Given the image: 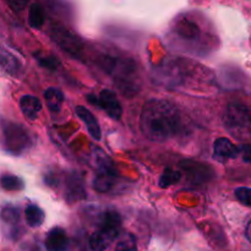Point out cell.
Listing matches in <instances>:
<instances>
[{"instance_id": "obj_8", "label": "cell", "mask_w": 251, "mask_h": 251, "mask_svg": "<svg viewBox=\"0 0 251 251\" xmlns=\"http://www.w3.org/2000/svg\"><path fill=\"white\" fill-rule=\"evenodd\" d=\"M102 65L107 73L117 77L118 80H123L124 83L127 82V78L130 77V75L135 70L132 64H129L126 60H122V59L117 58H103Z\"/></svg>"}, {"instance_id": "obj_19", "label": "cell", "mask_w": 251, "mask_h": 251, "mask_svg": "<svg viewBox=\"0 0 251 251\" xmlns=\"http://www.w3.org/2000/svg\"><path fill=\"white\" fill-rule=\"evenodd\" d=\"M181 179V173L180 172H176L174 171V169H171V168H167L164 169L163 174L161 176V178H159V186L161 188H169V186L174 185V184L178 183L179 180Z\"/></svg>"}, {"instance_id": "obj_24", "label": "cell", "mask_w": 251, "mask_h": 251, "mask_svg": "<svg viewBox=\"0 0 251 251\" xmlns=\"http://www.w3.org/2000/svg\"><path fill=\"white\" fill-rule=\"evenodd\" d=\"M235 198L245 206H251V189L250 188H238L235 189Z\"/></svg>"}, {"instance_id": "obj_12", "label": "cell", "mask_w": 251, "mask_h": 251, "mask_svg": "<svg viewBox=\"0 0 251 251\" xmlns=\"http://www.w3.org/2000/svg\"><path fill=\"white\" fill-rule=\"evenodd\" d=\"M85 198L86 191L83 188L82 179L76 173L70 174L68 180H66V199H68V201L73 202V201H77Z\"/></svg>"}, {"instance_id": "obj_14", "label": "cell", "mask_w": 251, "mask_h": 251, "mask_svg": "<svg viewBox=\"0 0 251 251\" xmlns=\"http://www.w3.org/2000/svg\"><path fill=\"white\" fill-rule=\"evenodd\" d=\"M47 105L51 112H59L64 102V93L55 87H49L44 92Z\"/></svg>"}, {"instance_id": "obj_10", "label": "cell", "mask_w": 251, "mask_h": 251, "mask_svg": "<svg viewBox=\"0 0 251 251\" xmlns=\"http://www.w3.org/2000/svg\"><path fill=\"white\" fill-rule=\"evenodd\" d=\"M76 114L78 115L81 120L85 123L86 127H87L88 134L92 136V139H95L96 141H100V137H102V131H100V124H98L97 119L95 118V115L87 109V108L82 107V105H77L75 109Z\"/></svg>"}, {"instance_id": "obj_20", "label": "cell", "mask_w": 251, "mask_h": 251, "mask_svg": "<svg viewBox=\"0 0 251 251\" xmlns=\"http://www.w3.org/2000/svg\"><path fill=\"white\" fill-rule=\"evenodd\" d=\"M0 185L2 189L7 191H16L21 190L24 188V181L16 176H10V174H5L0 178Z\"/></svg>"}, {"instance_id": "obj_15", "label": "cell", "mask_w": 251, "mask_h": 251, "mask_svg": "<svg viewBox=\"0 0 251 251\" xmlns=\"http://www.w3.org/2000/svg\"><path fill=\"white\" fill-rule=\"evenodd\" d=\"M25 215H26L27 225L32 228L41 227L44 222V217H46L43 210L36 205L27 206L26 211H25Z\"/></svg>"}, {"instance_id": "obj_2", "label": "cell", "mask_w": 251, "mask_h": 251, "mask_svg": "<svg viewBox=\"0 0 251 251\" xmlns=\"http://www.w3.org/2000/svg\"><path fill=\"white\" fill-rule=\"evenodd\" d=\"M223 124L233 137L240 141L251 140V114L245 105L232 103L226 109Z\"/></svg>"}, {"instance_id": "obj_6", "label": "cell", "mask_w": 251, "mask_h": 251, "mask_svg": "<svg viewBox=\"0 0 251 251\" xmlns=\"http://www.w3.org/2000/svg\"><path fill=\"white\" fill-rule=\"evenodd\" d=\"M87 100L88 102H91L92 104L97 105L98 108L104 110L113 120H119L122 118V105H120L119 100H118L117 95L113 91L103 90L100 93V96L96 97V96L90 95L87 97Z\"/></svg>"}, {"instance_id": "obj_7", "label": "cell", "mask_w": 251, "mask_h": 251, "mask_svg": "<svg viewBox=\"0 0 251 251\" xmlns=\"http://www.w3.org/2000/svg\"><path fill=\"white\" fill-rule=\"evenodd\" d=\"M51 38L64 50L68 51L69 54L74 56L80 55L81 50H82V43H81L80 39L63 26H59V25L53 26V28H51Z\"/></svg>"}, {"instance_id": "obj_27", "label": "cell", "mask_w": 251, "mask_h": 251, "mask_svg": "<svg viewBox=\"0 0 251 251\" xmlns=\"http://www.w3.org/2000/svg\"><path fill=\"white\" fill-rule=\"evenodd\" d=\"M247 238L248 240L251 243V221L248 223V227H247Z\"/></svg>"}, {"instance_id": "obj_9", "label": "cell", "mask_w": 251, "mask_h": 251, "mask_svg": "<svg viewBox=\"0 0 251 251\" xmlns=\"http://www.w3.org/2000/svg\"><path fill=\"white\" fill-rule=\"evenodd\" d=\"M239 154V149L230 140L226 139V137H220L215 141L213 145V157L217 159L218 162L229 161V159L237 158Z\"/></svg>"}, {"instance_id": "obj_13", "label": "cell", "mask_w": 251, "mask_h": 251, "mask_svg": "<svg viewBox=\"0 0 251 251\" xmlns=\"http://www.w3.org/2000/svg\"><path fill=\"white\" fill-rule=\"evenodd\" d=\"M20 108L28 120H36L39 112L42 110V103L37 97L26 95L20 100Z\"/></svg>"}, {"instance_id": "obj_26", "label": "cell", "mask_w": 251, "mask_h": 251, "mask_svg": "<svg viewBox=\"0 0 251 251\" xmlns=\"http://www.w3.org/2000/svg\"><path fill=\"white\" fill-rule=\"evenodd\" d=\"M239 152L242 153L243 161L251 163V144H244L240 146Z\"/></svg>"}, {"instance_id": "obj_4", "label": "cell", "mask_w": 251, "mask_h": 251, "mask_svg": "<svg viewBox=\"0 0 251 251\" xmlns=\"http://www.w3.org/2000/svg\"><path fill=\"white\" fill-rule=\"evenodd\" d=\"M93 159L96 164L93 188L98 193H107L114 186L115 180H117V171H115L114 163L100 147L93 149Z\"/></svg>"}, {"instance_id": "obj_16", "label": "cell", "mask_w": 251, "mask_h": 251, "mask_svg": "<svg viewBox=\"0 0 251 251\" xmlns=\"http://www.w3.org/2000/svg\"><path fill=\"white\" fill-rule=\"evenodd\" d=\"M176 31L178 32V34L181 38L185 39H194L200 34L199 27L196 26L194 22L188 21V20H183V21L179 22V24L176 25Z\"/></svg>"}, {"instance_id": "obj_11", "label": "cell", "mask_w": 251, "mask_h": 251, "mask_svg": "<svg viewBox=\"0 0 251 251\" xmlns=\"http://www.w3.org/2000/svg\"><path fill=\"white\" fill-rule=\"evenodd\" d=\"M68 248V237L65 230L55 227L49 230L46 239L47 251H65Z\"/></svg>"}, {"instance_id": "obj_18", "label": "cell", "mask_w": 251, "mask_h": 251, "mask_svg": "<svg viewBox=\"0 0 251 251\" xmlns=\"http://www.w3.org/2000/svg\"><path fill=\"white\" fill-rule=\"evenodd\" d=\"M34 59L38 61V64L43 68L49 69V70H56L60 65V61L53 56L51 54H46V53H42V51H37V53L33 54Z\"/></svg>"}, {"instance_id": "obj_5", "label": "cell", "mask_w": 251, "mask_h": 251, "mask_svg": "<svg viewBox=\"0 0 251 251\" xmlns=\"http://www.w3.org/2000/svg\"><path fill=\"white\" fill-rule=\"evenodd\" d=\"M2 131H4L6 149L11 153H21V152L26 151L29 147V145H31V139H29L28 132L20 124L6 123L2 126Z\"/></svg>"}, {"instance_id": "obj_1", "label": "cell", "mask_w": 251, "mask_h": 251, "mask_svg": "<svg viewBox=\"0 0 251 251\" xmlns=\"http://www.w3.org/2000/svg\"><path fill=\"white\" fill-rule=\"evenodd\" d=\"M140 126L142 134L151 141H166L178 132L180 114L176 105L167 100H150L142 108Z\"/></svg>"}, {"instance_id": "obj_23", "label": "cell", "mask_w": 251, "mask_h": 251, "mask_svg": "<svg viewBox=\"0 0 251 251\" xmlns=\"http://www.w3.org/2000/svg\"><path fill=\"white\" fill-rule=\"evenodd\" d=\"M115 251H137L136 248V240L131 234H127L126 237L123 238L119 243H118Z\"/></svg>"}, {"instance_id": "obj_25", "label": "cell", "mask_w": 251, "mask_h": 251, "mask_svg": "<svg viewBox=\"0 0 251 251\" xmlns=\"http://www.w3.org/2000/svg\"><path fill=\"white\" fill-rule=\"evenodd\" d=\"M28 1L29 0H7V4H9V6L11 7L14 11L20 12L22 11V10L26 9Z\"/></svg>"}, {"instance_id": "obj_21", "label": "cell", "mask_w": 251, "mask_h": 251, "mask_svg": "<svg viewBox=\"0 0 251 251\" xmlns=\"http://www.w3.org/2000/svg\"><path fill=\"white\" fill-rule=\"evenodd\" d=\"M0 218H1L2 222L5 225H10V226H15L19 223L20 220V213L19 210L14 206H6L1 210V213H0Z\"/></svg>"}, {"instance_id": "obj_17", "label": "cell", "mask_w": 251, "mask_h": 251, "mask_svg": "<svg viewBox=\"0 0 251 251\" xmlns=\"http://www.w3.org/2000/svg\"><path fill=\"white\" fill-rule=\"evenodd\" d=\"M28 24L32 28H41L44 24V10L39 4H32L28 10Z\"/></svg>"}, {"instance_id": "obj_3", "label": "cell", "mask_w": 251, "mask_h": 251, "mask_svg": "<svg viewBox=\"0 0 251 251\" xmlns=\"http://www.w3.org/2000/svg\"><path fill=\"white\" fill-rule=\"evenodd\" d=\"M122 227V218L114 211H108L98 229L91 235L90 248L92 251H104L118 238Z\"/></svg>"}, {"instance_id": "obj_22", "label": "cell", "mask_w": 251, "mask_h": 251, "mask_svg": "<svg viewBox=\"0 0 251 251\" xmlns=\"http://www.w3.org/2000/svg\"><path fill=\"white\" fill-rule=\"evenodd\" d=\"M0 65L4 69L5 71L10 74L16 73V69L19 66V63L16 61V59L14 58L10 54H4V55H0Z\"/></svg>"}]
</instances>
